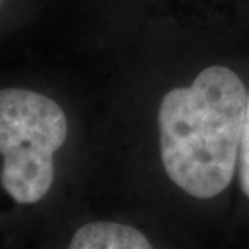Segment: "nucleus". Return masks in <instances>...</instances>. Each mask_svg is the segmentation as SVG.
<instances>
[{
    "label": "nucleus",
    "instance_id": "obj_3",
    "mask_svg": "<svg viewBox=\"0 0 249 249\" xmlns=\"http://www.w3.org/2000/svg\"><path fill=\"white\" fill-rule=\"evenodd\" d=\"M66 249H155L140 230L113 220H92L72 233Z\"/></svg>",
    "mask_w": 249,
    "mask_h": 249
},
{
    "label": "nucleus",
    "instance_id": "obj_2",
    "mask_svg": "<svg viewBox=\"0 0 249 249\" xmlns=\"http://www.w3.org/2000/svg\"><path fill=\"white\" fill-rule=\"evenodd\" d=\"M68 140L65 111L26 89L0 90V195L3 206L31 208L55 183V156Z\"/></svg>",
    "mask_w": 249,
    "mask_h": 249
},
{
    "label": "nucleus",
    "instance_id": "obj_4",
    "mask_svg": "<svg viewBox=\"0 0 249 249\" xmlns=\"http://www.w3.org/2000/svg\"><path fill=\"white\" fill-rule=\"evenodd\" d=\"M238 176H240L241 190L249 198V93L246 100L245 121H243L241 143H240V156H238Z\"/></svg>",
    "mask_w": 249,
    "mask_h": 249
},
{
    "label": "nucleus",
    "instance_id": "obj_1",
    "mask_svg": "<svg viewBox=\"0 0 249 249\" xmlns=\"http://www.w3.org/2000/svg\"><path fill=\"white\" fill-rule=\"evenodd\" d=\"M248 93L236 72L206 68L192 86L164 95L160 124L161 160L167 177L198 199H211L235 177Z\"/></svg>",
    "mask_w": 249,
    "mask_h": 249
}]
</instances>
